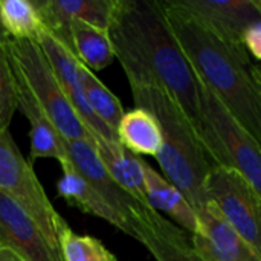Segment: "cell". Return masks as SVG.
I'll use <instances>...</instances> for the list:
<instances>
[{
    "label": "cell",
    "instance_id": "19",
    "mask_svg": "<svg viewBox=\"0 0 261 261\" xmlns=\"http://www.w3.org/2000/svg\"><path fill=\"white\" fill-rule=\"evenodd\" d=\"M118 142L133 154L158 156L162 148V130L148 110L135 107L124 113L118 130Z\"/></svg>",
    "mask_w": 261,
    "mask_h": 261
},
{
    "label": "cell",
    "instance_id": "27",
    "mask_svg": "<svg viewBox=\"0 0 261 261\" xmlns=\"http://www.w3.org/2000/svg\"><path fill=\"white\" fill-rule=\"evenodd\" d=\"M0 261H24L21 260L17 254H14L11 249L0 246Z\"/></svg>",
    "mask_w": 261,
    "mask_h": 261
},
{
    "label": "cell",
    "instance_id": "22",
    "mask_svg": "<svg viewBox=\"0 0 261 261\" xmlns=\"http://www.w3.org/2000/svg\"><path fill=\"white\" fill-rule=\"evenodd\" d=\"M0 26L9 40H35L43 29L38 9L29 0H0Z\"/></svg>",
    "mask_w": 261,
    "mask_h": 261
},
{
    "label": "cell",
    "instance_id": "5",
    "mask_svg": "<svg viewBox=\"0 0 261 261\" xmlns=\"http://www.w3.org/2000/svg\"><path fill=\"white\" fill-rule=\"evenodd\" d=\"M0 193L18 203L61 254L58 237L67 225L52 206L32 165L23 158L8 130L0 128Z\"/></svg>",
    "mask_w": 261,
    "mask_h": 261
},
{
    "label": "cell",
    "instance_id": "12",
    "mask_svg": "<svg viewBox=\"0 0 261 261\" xmlns=\"http://www.w3.org/2000/svg\"><path fill=\"white\" fill-rule=\"evenodd\" d=\"M200 231L191 236L194 249L206 261H261L231 228L219 208L210 202L197 213Z\"/></svg>",
    "mask_w": 261,
    "mask_h": 261
},
{
    "label": "cell",
    "instance_id": "25",
    "mask_svg": "<svg viewBox=\"0 0 261 261\" xmlns=\"http://www.w3.org/2000/svg\"><path fill=\"white\" fill-rule=\"evenodd\" d=\"M243 43L248 50V54L261 61V20L252 23L243 35Z\"/></svg>",
    "mask_w": 261,
    "mask_h": 261
},
{
    "label": "cell",
    "instance_id": "20",
    "mask_svg": "<svg viewBox=\"0 0 261 261\" xmlns=\"http://www.w3.org/2000/svg\"><path fill=\"white\" fill-rule=\"evenodd\" d=\"M70 35L75 57L92 72L102 70L115 61L116 57L107 29L81 20H72Z\"/></svg>",
    "mask_w": 261,
    "mask_h": 261
},
{
    "label": "cell",
    "instance_id": "9",
    "mask_svg": "<svg viewBox=\"0 0 261 261\" xmlns=\"http://www.w3.org/2000/svg\"><path fill=\"white\" fill-rule=\"evenodd\" d=\"M63 145L73 167L96 188V191L112 206V210L127 223L132 231V237L135 239V225L153 208L138 202L113 180L90 141L63 139Z\"/></svg>",
    "mask_w": 261,
    "mask_h": 261
},
{
    "label": "cell",
    "instance_id": "26",
    "mask_svg": "<svg viewBox=\"0 0 261 261\" xmlns=\"http://www.w3.org/2000/svg\"><path fill=\"white\" fill-rule=\"evenodd\" d=\"M249 72H251V76H252V80H254V83H255V86L258 89V93H260L261 96V66H258V64H251Z\"/></svg>",
    "mask_w": 261,
    "mask_h": 261
},
{
    "label": "cell",
    "instance_id": "18",
    "mask_svg": "<svg viewBox=\"0 0 261 261\" xmlns=\"http://www.w3.org/2000/svg\"><path fill=\"white\" fill-rule=\"evenodd\" d=\"M93 147L113 180L142 205H148L142 159L124 148L119 142L93 139Z\"/></svg>",
    "mask_w": 261,
    "mask_h": 261
},
{
    "label": "cell",
    "instance_id": "24",
    "mask_svg": "<svg viewBox=\"0 0 261 261\" xmlns=\"http://www.w3.org/2000/svg\"><path fill=\"white\" fill-rule=\"evenodd\" d=\"M17 110V87L12 70L8 37L0 34V128L8 130Z\"/></svg>",
    "mask_w": 261,
    "mask_h": 261
},
{
    "label": "cell",
    "instance_id": "6",
    "mask_svg": "<svg viewBox=\"0 0 261 261\" xmlns=\"http://www.w3.org/2000/svg\"><path fill=\"white\" fill-rule=\"evenodd\" d=\"M206 196L261 260V196L255 188L237 170L217 167L206 180Z\"/></svg>",
    "mask_w": 261,
    "mask_h": 261
},
{
    "label": "cell",
    "instance_id": "3",
    "mask_svg": "<svg viewBox=\"0 0 261 261\" xmlns=\"http://www.w3.org/2000/svg\"><path fill=\"white\" fill-rule=\"evenodd\" d=\"M136 107L148 110L162 130V148L156 159L165 174L196 213L210 203L206 180L220 167L205 147L196 127L170 93L156 86H130Z\"/></svg>",
    "mask_w": 261,
    "mask_h": 261
},
{
    "label": "cell",
    "instance_id": "2",
    "mask_svg": "<svg viewBox=\"0 0 261 261\" xmlns=\"http://www.w3.org/2000/svg\"><path fill=\"white\" fill-rule=\"evenodd\" d=\"M161 6L199 78L261 147V96L249 72L252 63L243 61L173 0Z\"/></svg>",
    "mask_w": 261,
    "mask_h": 261
},
{
    "label": "cell",
    "instance_id": "17",
    "mask_svg": "<svg viewBox=\"0 0 261 261\" xmlns=\"http://www.w3.org/2000/svg\"><path fill=\"white\" fill-rule=\"evenodd\" d=\"M142 168L148 205L158 213H165L176 225L191 236L197 234L200 231V222L197 213L185 196L164 176L154 171L145 161H142Z\"/></svg>",
    "mask_w": 261,
    "mask_h": 261
},
{
    "label": "cell",
    "instance_id": "16",
    "mask_svg": "<svg viewBox=\"0 0 261 261\" xmlns=\"http://www.w3.org/2000/svg\"><path fill=\"white\" fill-rule=\"evenodd\" d=\"M63 177L58 182V194L72 206L78 208L86 214H92L113 225L124 234L132 237V231L127 223L112 210V206L104 200V197L96 191V188L73 167L67 159L61 164Z\"/></svg>",
    "mask_w": 261,
    "mask_h": 261
},
{
    "label": "cell",
    "instance_id": "7",
    "mask_svg": "<svg viewBox=\"0 0 261 261\" xmlns=\"http://www.w3.org/2000/svg\"><path fill=\"white\" fill-rule=\"evenodd\" d=\"M206 31L223 41L243 61L251 63L243 35L261 20V0H173Z\"/></svg>",
    "mask_w": 261,
    "mask_h": 261
},
{
    "label": "cell",
    "instance_id": "11",
    "mask_svg": "<svg viewBox=\"0 0 261 261\" xmlns=\"http://www.w3.org/2000/svg\"><path fill=\"white\" fill-rule=\"evenodd\" d=\"M0 246L24 261H63L37 222L3 193H0Z\"/></svg>",
    "mask_w": 261,
    "mask_h": 261
},
{
    "label": "cell",
    "instance_id": "13",
    "mask_svg": "<svg viewBox=\"0 0 261 261\" xmlns=\"http://www.w3.org/2000/svg\"><path fill=\"white\" fill-rule=\"evenodd\" d=\"M34 3L43 26L73 52L70 21L81 20L109 31L116 0H44Z\"/></svg>",
    "mask_w": 261,
    "mask_h": 261
},
{
    "label": "cell",
    "instance_id": "15",
    "mask_svg": "<svg viewBox=\"0 0 261 261\" xmlns=\"http://www.w3.org/2000/svg\"><path fill=\"white\" fill-rule=\"evenodd\" d=\"M14 75L17 87V109L21 110L31 125V158H52L57 159L60 165L64 164L69 158L63 145V138L58 135V132L15 70Z\"/></svg>",
    "mask_w": 261,
    "mask_h": 261
},
{
    "label": "cell",
    "instance_id": "21",
    "mask_svg": "<svg viewBox=\"0 0 261 261\" xmlns=\"http://www.w3.org/2000/svg\"><path fill=\"white\" fill-rule=\"evenodd\" d=\"M78 75H80V83H81V87H83V92H84V96L90 110L112 133L116 135L118 125L125 113L121 101L81 61L78 64Z\"/></svg>",
    "mask_w": 261,
    "mask_h": 261
},
{
    "label": "cell",
    "instance_id": "28",
    "mask_svg": "<svg viewBox=\"0 0 261 261\" xmlns=\"http://www.w3.org/2000/svg\"><path fill=\"white\" fill-rule=\"evenodd\" d=\"M0 34H3V35H5V32H3V29H2V26H0Z\"/></svg>",
    "mask_w": 261,
    "mask_h": 261
},
{
    "label": "cell",
    "instance_id": "8",
    "mask_svg": "<svg viewBox=\"0 0 261 261\" xmlns=\"http://www.w3.org/2000/svg\"><path fill=\"white\" fill-rule=\"evenodd\" d=\"M200 90L205 118L217 133V138L228 154L229 167L237 170L261 196V147L246 130L236 122V119L203 81Z\"/></svg>",
    "mask_w": 261,
    "mask_h": 261
},
{
    "label": "cell",
    "instance_id": "23",
    "mask_svg": "<svg viewBox=\"0 0 261 261\" xmlns=\"http://www.w3.org/2000/svg\"><path fill=\"white\" fill-rule=\"evenodd\" d=\"M58 243L63 261H116L99 240L90 236H78L69 225L60 232Z\"/></svg>",
    "mask_w": 261,
    "mask_h": 261
},
{
    "label": "cell",
    "instance_id": "1",
    "mask_svg": "<svg viewBox=\"0 0 261 261\" xmlns=\"http://www.w3.org/2000/svg\"><path fill=\"white\" fill-rule=\"evenodd\" d=\"M109 35L130 86H156L170 93L217 164L231 168L217 133L205 118L202 81L174 37L161 2L116 0Z\"/></svg>",
    "mask_w": 261,
    "mask_h": 261
},
{
    "label": "cell",
    "instance_id": "10",
    "mask_svg": "<svg viewBox=\"0 0 261 261\" xmlns=\"http://www.w3.org/2000/svg\"><path fill=\"white\" fill-rule=\"evenodd\" d=\"M37 43L40 44L41 50L44 52L63 92L66 93L69 102L81 118L83 124L87 127L93 139H106V141H115L118 142V138L115 133H112L90 110L81 83L78 75V64L80 60L75 57V54L61 43L55 35H52L44 26L37 35Z\"/></svg>",
    "mask_w": 261,
    "mask_h": 261
},
{
    "label": "cell",
    "instance_id": "4",
    "mask_svg": "<svg viewBox=\"0 0 261 261\" xmlns=\"http://www.w3.org/2000/svg\"><path fill=\"white\" fill-rule=\"evenodd\" d=\"M8 50L14 70L43 109L64 141H90L93 138L63 92L44 52L34 38L9 40Z\"/></svg>",
    "mask_w": 261,
    "mask_h": 261
},
{
    "label": "cell",
    "instance_id": "14",
    "mask_svg": "<svg viewBox=\"0 0 261 261\" xmlns=\"http://www.w3.org/2000/svg\"><path fill=\"white\" fill-rule=\"evenodd\" d=\"M135 239L156 261H206L196 249L187 231L151 210L135 225Z\"/></svg>",
    "mask_w": 261,
    "mask_h": 261
}]
</instances>
